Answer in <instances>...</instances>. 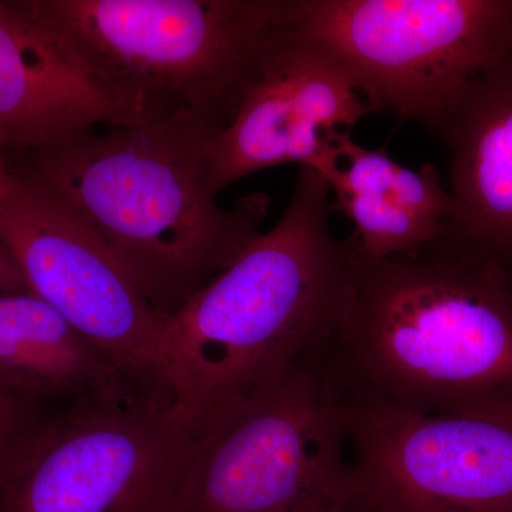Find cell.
<instances>
[{"label":"cell","mask_w":512,"mask_h":512,"mask_svg":"<svg viewBox=\"0 0 512 512\" xmlns=\"http://www.w3.org/2000/svg\"><path fill=\"white\" fill-rule=\"evenodd\" d=\"M346 245L329 339L346 386L417 413L512 416L510 272L451 234L379 259Z\"/></svg>","instance_id":"cell-1"},{"label":"cell","mask_w":512,"mask_h":512,"mask_svg":"<svg viewBox=\"0 0 512 512\" xmlns=\"http://www.w3.org/2000/svg\"><path fill=\"white\" fill-rule=\"evenodd\" d=\"M221 131L187 116L99 128L13 168L67 202L170 319L261 234L271 205L261 191L218 204L211 153Z\"/></svg>","instance_id":"cell-2"},{"label":"cell","mask_w":512,"mask_h":512,"mask_svg":"<svg viewBox=\"0 0 512 512\" xmlns=\"http://www.w3.org/2000/svg\"><path fill=\"white\" fill-rule=\"evenodd\" d=\"M329 195L318 171L299 167L275 227L168 319L165 380L175 412L197 433L335 332L350 256L330 231Z\"/></svg>","instance_id":"cell-3"},{"label":"cell","mask_w":512,"mask_h":512,"mask_svg":"<svg viewBox=\"0 0 512 512\" xmlns=\"http://www.w3.org/2000/svg\"><path fill=\"white\" fill-rule=\"evenodd\" d=\"M146 120L222 131L284 36L291 0H22Z\"/></svg>","instance_id":"cell-4"},{"label":"cell","mask_w":512,"mask_h":512,"mask_svg":"<svg viewBox=\"0 0 512 512\" xmlns=\"http://www.w3.org/2000/svg\"><path fill=\"white\" fill-rule=\"evenodd\" d=\"M343 394L328 339L198 434L173 512L348 507Z\"/></svg>","instance_id":"cell-5"},{"label":"cell","mask_w":512,"mask_h":512,"mask_svg":"<svg viewBox=\"0 0 512 512\" xmlns=\"http://www.w3.org/2000/svg\"><path fill=\"white\" fill-rule=\"evenodd\" d=\"M289 23L372 111L437 137L464 90L512 56V0H291Z\"/></svg>","instance_id":"cell-6"},{"label":"cell","mask_w":512,"mask_h":512,"mask_svg":"<svg viewBox=\"0 0 512 512\" xmlns=\"http://www.w3.org/2000/svg\"><path fill=\"white\" fill-rule=\"evenodd\" d=\"M197 437L165 393L126 387L73 400L0 512H173Z\"/></svg>","instance_id":"cell-7"},{"label":"cell","mask_w":512,"mask_h":512,"mask_svg":"<svg viewBox=\"0 0 512 512\" xmlns=\"http://www.w3.org/2000/svg\"><path fill=\"white\" fill-rule=\"evenodd\" d=\"M0 241L29 291L82 333L121 376L170 394L164 366L168 318L147 302L67 202L9 165L0 180Z\"/></svg>","instance_id":"cell-8"},{"label":"cell","mask_w":512,"mask_h":512,"mask_svg":"<svg viewBox=\"0 0 512 512\" xmlns=\"http://www.w3.org/2000/svg\"><path fill=\"white\" fill-rule=\"evenodd\" d=\"M350 512H512V416L417 413L343 394Z\"/></svg>","instance_id":"cell-9"},{"label":"cell","mask_w":512,"mask_h":512,"mask_svg":"<svg viewBox=\"0 0 512 512\" xmlns=\"http://www.w3.org/2000/svg\"><path fill=\"white\" fill-rule=\"evenodd\" d=\"M369 113L338 64L299 39L288 20L234 120L212 143V190L220 195L248 175L284 164L325 178L339 164L335 134Z\"/></svg>","instance_id":"cell-10"},{"label":"cell","mask_w":512,"mask_h":512,"mask_svg":"<svg viewBox=\"0 0 512 512\" xmlns=\"http://www.w3.org/2000/svg\"><path fill=\"white\" fill-rule=\"evenodd\" d=\"M18 2H0V137L25 156L99 128L144 121Z\"/></svg>","instance_id":"cell-11"},{"label":"cell","mask_w":512,"mask_h":512,"mask_svg":"<svg viewBox=\"0 0 512 512\" xmlns=\"http://www.w3.org/2000/svg\"><path fill=\"white\" fill-rule=\"evenodd\" d=\"M439 137L451 151L450 234L512 275V56L464 90Z\"/></svg>","instance_id":"cell-12"},{"label":"cell","mask_w":512,"mask_h":512,"mask_svg":"<svg viewBox=\"0 0 512 512\" xmlns=\"http://www.w3.org/2000/svg\"><path fill=\"white\" fill-rule=\"evenodd\" d=\"M339 164L325 180L335 192L330 210L355 225L346 242L367 258H387L429 245L451 232L456 202L444 190L436 165L410 170L386 148L370 150L349 131L335 134Z\"/></svg>","instance_id":"cell-13"},{"label":"cell","mask_w":512,"mask_h":512,"mask_svg":"<svg viewBox=\"0 0 512 512\" xmlns=\"http://www.w3.org/2000/svg\"><path fill=\"white\" fill-rule=\"evenodd\" d=\"M131 386L35 293H0V392L70 403Z\"/></svg>","instance_id":"cell-14"},{"label":"cell","mask_w":512,"mask_h":512,"mask_svg":"<svg viewBox=\"0 0 512 512\" xmlns=\"http://www.w3.org/2000/svg\"><path fill=\"white\" fill-rule=\"evenodd\" d=\"M57 410L43 400L0 392V497L36 453Z\"/></svg>","instance_id":"cell-15"},{"label":"cell","mask_w":512,"mask_h":512,"mask_svg":"<svg viewBox=\"0 0 512 512\" xmlns=\"http://www.w3.org/2000/svg\"><path fill=\"white\" fill-rule=\"evenodd\" d=\"M29 291L25 276L6 245L0 241V293Z\"/></svg>","instance_id":"cell-16"},{"label":"cell","mask_w":512,"mask_h":512,"mask_svg":"<svg viewBox=\"0 0 512 512\" xmlns=\"http://www.w3.org/2000/svg\"><path fill=\"white\" fill-rule=\"evenodd\" d=\"M5 154V144H3L2 137H0V180L8 173V163H6Z\"/></svg>","instance_id":"cell-17"},{"label":"cell","mask_w":512,"mask_h":512,"mask_svg":"<svg viewBox=\"0 0 512 512\" xmlns=\"http://www.w3.org/2000/svg\"><path fill=\"white\" fill-rule=\"evenodd\" d=\"M335 512H350V511L346 510V508H342V510H338V511H335Z\"/></svg>","instance_id":"cell-18"}]
</instances>
